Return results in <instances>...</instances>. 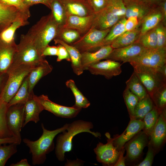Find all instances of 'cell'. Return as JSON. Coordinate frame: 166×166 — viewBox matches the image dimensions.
<instances>
[{
    "instance_id": "6da1fadb",
    "label": "cell",
    "mask_w": 166,
    "mask_h": 166,
    "mask_svg": "<svg viewBox=\"0 0 166 166\" xmlns=\"http://www.w3.org/2000/svg\"><path fill=\"white\" fill-rule=\"evenodd\" d=\"M68 124L53 130L46 129L43 123L41 124L43 132L40 137L35 141L25 138L23 141L30 149L32 156L33 165L43 164L45 161L46 155L53 150L55 148L54 139L58 134L66 129Z\"/></svg>"
},
{
    "instance_id": "7a4b0ae2",
    "label": "cell",
    "mask_w": 166,
    "mask_h": 166,
    "mask_svg": "<svg viewBox=\"0 0 166 166\" xmlns=\"http://www.w3.org/2000/svg\"><path fill=\"white\" fill-rule=\"evenodd\" d=\"M93 127L92 122L82 120L75 121L68 124L66 129L59 135L57 138L55 154L58 160L61 161L64 160L65 154L71 151L73 139L77 134L87 132L95 137L100 138L101 136L100 133L91 131Z\"/></svg>"
},
{
    "instance_id": "3957f363",
    "label": "cell",
    "mask_w": 166,
    "mask_h": 166,
    "mask_svg": "<svg viewBox=\"0 0 166 166\" xmlns=\"http://www.w3.org/2000/svg\"><path fill=\"white\" fill-rule=\"evenodd\" d=\"M59 29L50 13L42 17L28 31L27 33L33 40L38 53L42 57L44 50L56 37Z\"/></svg>"
},
{
    "instance_id": "277c9868",
    "label": "cell",
    "mask_w": 166,
    "mask_h": 166,
    "mask_svg": "<svg viewBox=\"0 0 166 166\" xmlns=\"http://www.w3.org/2000/svg\"><path fill=\"white\" fill-rule=\"evenodd\" d=\"M44 59V57L39 54L29 34L27 33L22 34L19 43L17 44L12 63L7 73L20 65L36 66Z\"/></svg>"
},
{
    "instance_id": "5b68a950",
    "label": "cell",
    "mask_w": 166,
    "mask_h": 166,
    "mask_svg": "<svg viewBox=\"0 0 166 166\" xmlns=\"http://www.w3.org/2000/svg\"><path fill=\"white\" fill-rule=\"evenodd\" d=\"M35 66L22 65L8 73L7 80L0 94V101L8 103L18 90L24 79Z\"/></svg>"
},
{
    "instance_id": "8992f818",
    "label": "cell",
    "mask_w": 166,
    "mask_h": 166,
    "mask_svg": "<svg viewBox=\"0 0 166 166\" xmlns=\"http://www.w3.org/2000/svg\"><path fill=\"white\" fill-rule=\"evenodd\" d=\"M110 29L100 30L91 28L86 33L69 45L77 48L81 53L96 51L102 47L103 42Z\"/></svg>"
},
{
    "instance_id": "52a82bcc",
    "label": "cell",
    "mask_w": 166,
    "mask_h": 166,
    "mask_svg": "<svg viewBox=\"0 0 166 166\" xmlns=\"http://www.w3.org/2000/svg\"><path fill=\"white\" fill-rule=\"evenodd\" d=\"M129 63L132 67L141 66L156 69L166 64V49H146Z\"/></svg>"
},
{
    "instance_id": "ba28073f",
    "label": "cell",
    "mask_w": 166,
    "mask_h": 166,
    "mask_svg": "<svg viewBox=\"0 0 166 166\" xmlns=\"http://www.w3.org/2000/svg\"><path fill=\"white\" fill-rule=\"evenodd\" d=\"M134 72L139 78L148 93L151 97L156 89L164 82L160 77L156 69L146 67H133Z\"/></svg>"
},
{
    "instance_id": "9c48e42d",
    "label": "cell",
    "mask_w": 166,
    "mask_h": 166,
    "mask_svg": "<svg viewBox=\"0 0 166 166\" xmlns=\"http://www.w3.org/2000/svg\"><path fill=\"white\" fill-rule=\"evenodd\" d=\"M105 136L108 139L107 143L104 144L99 142L94 151L98 162L106 166H114L118 159L120 151L117 150L113 145V138H111L109 134L107 132Z\"/></svg>"
},
{
    "instance_id": "30bf717a",
    "label": "cell",
    "mask_w": 166,
    "mask_h": 166,
    "mask_svg": "<svg viewBox=\"0 0 166 166\" xmlns=\"http://www.w3.org/2000/svg\"><path fill=\"white\" fill-rule=\"evenodd\" d=\"M25 103H19L8 106L6 113L8 126L14 136L22 141L20 132L25 120Z\"/></svg>"
},
{
    "instance_id": "8fae6325",
    "label": "cell",
    "mask_w": 166,
    "mask_h": 166,
    "mask_svg": "<svg viewBox=\"0 0 166 166\" xmlns=\"http://www.w3.org/2000/svg\"><path fill=\"white\" fill-rule=\"evenodd\" d=\"M38 97L44 109L57 117L73 118L76 117L81 110V109L74 105L72 107H67L57 104L49 100L47 95L42 94Z\"/></svg>"
},
{
    "instance_id": "7c38bea8",
    "label": "cell",
    "mask_w": 166,
    "mask_h": 166,
    "mask_svg": "<svg viewBox=\"0 0 166 166\" xmlns=\"http://www.w3.org/2000/svg\"><path fill=\"white\" fill-rule=\"evenodd\" d=\"M138 42L128 46L118 49H113L106 59L129 62L138 56L146 49Z\"/></svg>"
},
{
    "instance_id": "4fadbf2b",
    "label": "cell",
    "mask_w": 166,
    "mask_h": 166,
    "mask_svg": "<svg viewBox=\"0 0 166 166\" xmlns=\"http://www.w3.org/2000/svg\"><path fill=\"white\" fill-rule=\"evenodd\" d=\"M121 65L118 61L106 59L91 65L87 70L93 75H102L107 79H110L121 73Z\"/></svg>"
},
{
    "instance_id": "5bb4252c",
    "label": "cell",
    "mask_w": 166,
    "mask_h": 166,
    "mask_svg": "<svg viewBox=\"0 0 166 166\" xmlns=\"http://www.w3.org/2000/svg\"><path fill=\"white\" fill-rule=\"evenodd\" d=\"M148 137L141 131L126 143L124 146L127 151L126 157L129 161L135 160L140 157L144 147L148 144Z\"/></svg>"
},
{
    "instance_id": "9a60e30c",
    "label": "cell",
    "mask_w": 166,
    "mask_h": 166,
    "mask_svg": "<svg viewBox=\"0 0 166 166\" xmlns=\"http://www.w3.org/2000/svg\"><path fill=\"white\" fill-rule=\"evenodd\" d=\"M148 144L154 151L159 149L165 142L166 137V109L160 113L156 123L150 136Z\"/></svg>"
},
{
    "instance_id": "2e32d148",
    "label": "cell",
    "mask_w": 166,
    "mask_h": 166,
    "mask_svg": "<svg viewBox=\"0 0 166 166\" xmlns=\"http://www.w3.org/2000/svg\"><path fill=\"white\" fill-rule=\"evenodd\" d=\"M143 127L142 120L130 119L128 126L123 133L113 138V145L120 151L127 142L143 130Z\"/></svg>"
},
{
    "instance_id": "e0dca14e",
    "label": "cell",
    "mask_w": 166,
    "mask_h": 166,
    "mask_svg": "<svg viewBox=\"0 0 166 166\" xmlns=\"http://www.w3.org/2000/svg\"><path fill=\"white\" fill-rule=\"evenodd\" d=\"M66 15L87 16L95 14L87 0H59Z\"/></svg>"
},
{
    "instance_id": "ac0fdd59",
    "label": "cell",
    "mask_w": 166,
    "mask_h": 166,
    "mask_svg": "<svg viewBox=\"0 0 166 166\" xmlns=\"http://www.w3.org/2000/svg\"><path fill=\"white\" fill-rule=\"evenodd\" d=\"M44 110L38 97L33 91L30 93L29 97L25 104V120L23 127L30 121L36 123L40 120L39 114Z\"/></svg>"
},
{
    "instance_id": "d6986e66",
    "label": "cell",
    "mask_w": 166,
    "mask_h": 166,
    "mask_svg": "<svg viewBox=\"0 0 166 166\" xmlns=\"http://www.w3.org/2000/svg\"><path fill=\"white\" fill-rule=\"evenodd\" d=\"M94 16L95 14L87 16H69L67 17L65 23L62 28L75 30L81 36L91 28Z\"/></svg>"
},
{
    "instance_id": "ffe728a7",
    "label": "cell",
    "mask_w": 166,
    "mask_h": 166,
    "mask_svg": "<svg viewBox=\"0 0 166 166\" xmlns=\"http://www.w3.org/2000/svg\"><path fill=\"white\" fill-rule=\"evenodd\" d=\"M121 18L105 7L99 12L95 14L91 28L100 30L110 28Z\"/></svg>"
},
{
    "instance_id": "44dd1931",
    "label": "cell",
    "mask_w": 166,
    "mask_h": 166,
    "mask_svg": "<svg viewBox=\"0 0 166 166\" xmlns=\"http://www.w3.org/2000/svg\"><path fill=\"white\" fill-rule=\"evenodd\" d=\"M30 17L21 13L7 28L0 32V42L6 44L15 42L14 34L16 30L20 27L29 24Z\"/></svg>"
},
{
    "instance_id": "7402d4cb",
    "label": "cell",
    "mask_w": 166,
    "mask_h": 166,
    "mask_svg": "<svg viewBox=\"0 0 166 166\" xmlns=\"http://www.w3.org/2000/svg\"><path fill=\"white\" fill-rule=\"evenodd\" d=\"M113 49L110 45H108L102 47L95 51L81 53V62L84 70H87L91 65L106 59Z\"/></svg>"
},
{
    "instance_id": "603a6c76",
    "label": "cell",
    "mask_w": 166,
    "mask_h": 166,
    "mask_svg": "<svg viewBox=\"0 0 166 166\" xmlns=\"http://www.w3.org/2000/svg\"><path fill=\"white\" fill-rule=\"evenodd\" d=\"M52 66L45 59L35 66L27 75L30 93L33 91L34 87L39 80L52 71Z\"/></svg>"
},
{
    "instance_id": "cb8c5ba5",
    "label": "cell",
    "mask_w": 166,
    "mask_h": 166,
    "mask_svg": "<svg viewBox=\"0 0 166 166\" xmlns=\"http://www.w3.org/2000/svg\"><path fill=\"white\" fill-rule=\"evenodd\" d=\"M17 46L15 42L6 44L0 42V73H7L12 63Z\"/></svg>"
},
{
    "instance_id": "d4e9b609",
    "label": "cell",
    "mask_w": 166,
    "mask_h": 166,
    "mask_svg": "<svg viewBox=\"0 0 166 166\" xmlns=\"http://www.w3.org/2000/svg\"><path fill=\"white\" fill-rule=\"evenodd\" d=\"M163 20V14L158 6L152 9L140 21V35L155 28Z\"/></svg>"
},
{
    "instance_id": "484cf974",
    "label": "cell",
    "mask_w": 166,
    "mask_h": 166,
    "mask_svg": "<svg viewBox=\"0 0 166 166\" xmlns=\"http://www.w3.org/2000/svg\"><path fill=\"white\" fill-rule=\"evenodd\" d=\"M125 7V17H136L140 21L152 9L139 0H124Z\"/></svg>"
},
{
    "instance_id": "4316f807",
    "label": "cell",
    "mask_w": 166,
    "mask_h": 166,
    "mask_svg": "<svg viewBox=\"0 0 166 166\" xmlns=\"http://www.w3.org/2000/svg\"><path fill=\"white\" fill-rule=\"evenodd\" d=\"M55 44L61 45L64 46L67 50L70 57L71 66L73 72L77 75L81 74L84 70L81 62V53L75 47L58 39L53 40Z\"/></svg>"
},
{
    "instance_id": "83f0119b",
    "label": "cell",
    "mask_w": 166,
    "mask_h": 166,
    "mask_svg": "<svg viewBox=\"0 0 166 166\" xmlns=\"http://www.w3.org/2000/svg\"><path fill=\"white\" fill-rule=\"evenodd\" d=\"M140 35V27L132 30L126 31L117 38L110 45L113 49L128 46L137 42Z\"/></svg>"
},
{
    "instance_id": "f1b7e54d",
    "label": "cell",
    "mask_w": 166,
    "mask_h": 166,
    "mask_svg": "<svg viewBox=\"0 0 166 166\" xmlns=\"http://www.w3.org/2000/svg\"><path fill=\"white\" fill-rule=\"evenodd\" d=\"M154 104L149 95L139 99L136 105L132 117L130 119L143 120L145 116L153 108Z\"/></svg>"
},
{
    "instance_id": "f546056e",
    "label": "cell",
    "mask_w": 166,
    "mask_h": 166,
    "mask_svg": "<svg viewBox=\"0 0 166 166\" xmlns=\"http://www.w3.org/2000/svg\"><path fill=\"white\" fill-rule=\"evenodd\" d=\"M50 9L54 21L59 28H62L65 23L67 16L61 2L59 0H53Z\"/></svg>"
},
{
    "instance_id": "4dcf8cb0",
    "label": "cell",
    "mask_w": 166,
    "mask_h": 166,
    "mask_svg": "<svg viewBox=\"0 0 166 166\" xmlns=\"http://www.w3.org/2000/svg\"><path fill=\"white\" fill-rule=\"evenodd\" d=\"M126 19L125 17L122 18L111 28L103 42L102 47L110 45L117 38L126 31L125 23Z\"/></svg>"
},
{
    "instance_id": "1f68e13d",
    "label": "cell",
    "mask_w": 166,
    "mask_h": 166,
    "mask_svg": "<svg viewBox=\"0 0 166 166\" xmlns=\"http://www.w3.org/2000/svg\"><path fill=\"white\" fill-rule=\"evenodd\" d=\"M126 87L139 99L143 98L148 94L145 88L134 72L126 82Z\"/></svg>"
},
{
    "instance_id": "d6a6232c",
    "label": "cell",
    "mask_w": 166,
    "mask_h": 166,
    "mask_svg": "<svg viewBox=\"0 0 166 166\" xmlns=\"http://www.w3.org/2000/svg\"><path fill=\"white\" fill-rule=\"evenodd\" d=\"M65 85L70 89L74 95L75 101L74 105L75 106L82 109L86 108L90 105V102L77 88L73 80L70 79L67 80Z\"/></svg>"
},
{
    "instance_id": "836d02e7",
    "label": "cell",
    "mask_w": 166,
    "mask_h": 166,
    "mask_svg": "<svg viewBox=\"0 0 166 166\" xmlns=\"http://www.w3.org/2000/svg\"><path fill=\"white\" fill-rule=\"evenodd\" d=\"M161 112L154 105L152 109L145 116L142 120L144 123L142 130L149 136L156 123Z\"/></svg>"
},
{
    "instance_id": "e575fe53",
    "label": "cell",
    "mask_w": 166,
    "mask_h": 166,
    "mask_svg": "<svg viewBox=\"0 0 166 166\" xmlns=\"http://www.w3.org/2000/svg\"><path fill=\"white\" fill-rule=\"evenodd\" d=\"M8 107V103L0 101V138L14 136L9 129L6 122V116Z\"/></svg>"
},
{
    "instance_id": "d590c367",
    "label": "cell",
    "mask_w": 166,
    "mask_h": 166,
    "mask_svg": "<svg viewBox=\"0 0 166 166\" xmlns=\"http://www.w3.org/2000/svg\"><path fill=\"white\" fill-rule=\"evenodd\" d=\"M27 76L23 80L17 93L8 103V106L19 103H25L30 96Z\"/></svg>"
},
{
    "instance_id": "8d00e7d4",
    "label": "cell",
    "mask_w": 166,
    "mask_h": 166,
    "mask_svg": "<svg viewBox=\"0 0 166 166\" xmlns=\"http://www.w3.org/2000/svg\"><path fill=\"white\" fill-rule=\"evenodd\" d=\"M137 42L146 49H156L157 38L155 28L140 35Z\"/></svg>"
},
{
    "instance_id": "74e56055",
    "label": "cell",
    "mask_w": 166,
    "mask_h": 166,
    "mask_svg": "<svg viewBox=\"0 0 166 166\" xmlns=\"http://www.w3.org/2000/svg\"><path fill=\"white\" fill-rule=\"evenodd\" d=\"M151 98L154 105L159 111L166 109V83H163L156 89Z\"/></svg>"
},
{
    "instance_id": "f35d334b",
    "label": "cell",
    "mask_w": 166,
    "mask_h": 166,
    "mask_svg": "<svg viewBox=\"0 0 166 166\" xmlns=\"http://www.w3.org/2000/svg\"><path fill=\"white\" fill-rule=\"evenodd\" d=\"M81 35L74 30L63 28H59L57 36L55 38L62 40L69 44H71L77 40Z\"/></svg>"
},
{
    "instance_id": "ab89813d",
    "label": "cell",
    "mask_w": 166,
    "mask_h": 166,
    "mask_svg": "<svg viewBox=\"0 0 166 166\" xmlns=\"http://www.w3.org/2000/svg\"><path fill=\"white\" fill-rule=\"evenodd\" d=\"M0 145V166H4L10 157L17 151L16 143Z\"/></svg>"
},
{
    "instance_id": "60d3db41",
    "label": "cell",
    "mask_w": 166,
    "mask_h": 166,
    "mask_svg": "<svg viewBox=\"0 0 166 166\" xmlns=\"http://www.w3.org/2000/svg\"><path fill=\"white\" fill-rule=\"evenodd\" d=\"M123 96L130 118H131L132 117L135 108L139 99L127 87L123 92Z\"/></svg>"
},
{
    "instance_id": "b9f144b4",
    "label": "cell",
    "mask_w": 166,
    "mask_h": 166,
    "mask_svg": "<svg viewBox=\"0 0 166 166\" xmlns=\"http://www.w3.org/2000/svg\"><path fill=\"white\" fill-rule=\"evenodd\" d=\"M0 3L16 7L22 13L29 17L31 16L30 7L26 5L22 0H0Z\"/></svg>"
},
{
    "instance_id": "7bdbcfd3",
    "label": "cell",
    "mask_w": 166,
    "mask_h": 166,
    "mask_svg": "<svg viewBox=\"0 0 166 166\" xmlns=\"http://www.w3.org/2000/svg\"><path fill=\"white\" fill-rule=\"evenodd\" d=\"M157 49H166V26L161 22L156 27Z\"/></svg>"
},
{
    "instance_id": "ee69618b",
    "label": "cell",
    "mask_w": 166,
    "mask_h": 166,
    "mask_svg": "<svg viewBox=\"0 0 166 166\" xmlns=\"http://www.w3.org/2000/svg\"><path fill=\"white\" fill-rule=\"evenodd\" d=\"M95 14L103 9L107 5L109 0H87Z\"/></svg>"
},
{
    "instance_id": "f6af8a7d",
    "label": "cell",
    "mask_w": 166,
    "mask_h": 166,
    "mask_svg": "<svg viewBox=\"0 0 166 166\" xmlns=\"http://www.w3.org/2000/svg\"><path fill=\"white\" fill-rule=\"evenodd\" d=\"M148 149L146 156L144 160L137 166H151L153 163L155 151L152 146L148 144Z\"/></svg>"
},
{
    "instance_id": "bcb514c9",
    "label": "cell",
    "mask_w": 166,
    "mask_h": 166,
    "mask_svg": "<svg viewBox=\"0 0 166 166\" xmlns=\"http://www.w3.org/2000/svg\"><path fill=\"white\" fill-rule=\"evenodd\" d=\"M140 22L136 17L131 16L127 18L125 23L126 31L132 30L140 27Z\"/></svg>"
},
{
    "instance_id": "7dc6e473",
    "label": "cell",
    "mask_w": 166,
    "mask_h": 166,
    "mask_svg": "<svg viewBox=\"0 0 166 166\" xmlns=\"http://www.w3.org/2000/svg\"><path fill=\"white\" fill-rule=\"evenodd\" d=\"M58 51L57 55V61L59 62L63 60H66L70 61L71 59L69 53L63 45L58 44Z\"/></svg>"
},
{
    "instance_id": "c3c4849f",
    "label": "cell",
    "mask_w": 166,
    "mask_h": 166,
    "mask_svg": "<svg viewBox=\"0 0 166 166\" xmlns=\"http://www.w3.org/2000/svg\"><path fill=\"white\" fill-rule=\"evenodd\" d=\"M53 0H22L27 5L30 7L33 5L42 4L45 5L50 9Z\"/></svg>"
},
{
    "instance_id": "681fc988",
    "label": "cell",
    "mask_w": 166,
    "mask_h": 166,
    "mask_svg": "<svg viewBox=\"0 0 166 166\" xmlns=\"http://www.w3.org/2000/svg\"><path fill=\"white\" fill-rule=\"evenodd\" d=\"M58 51L57 46H50L47 45L44 50L42 56L45 57L48 56H57Z\"/></svg>"
},
{
    "instance_id": "f907efd6",
    "label": "cell",
    "mask_w": 166,
    "mask_h": 166,
    "mask_svg": "<svg viewBox=\"0 0 166 166\" xmlns=\"http://www.w3.org/2000/svg\"><path fill=\"white\" fill-rule=\"evenodd\" d=\"M21 142V140L15 136L10 137L0 138V145L12 143H16L19 145Z\"/></svg>"
},
{
    "instance_id": "816d5d0a",
    "label": "cell",
    "mask_w": 166,
    "mask_h": 166,
    "mask_svg": "<svg viewBox=\"0 0 166 166\" xmlns=\"http://www.w3.org/2000/svg\"><path fill=\"white\" fill-rule=\"evenodd\" d=\"M147 6L151 8L157 7L164 0H139Z\"/></svg>"
},
{
    "instance_id": "f5cc1de1",
    "label": "cell",
    "mask_w": 166,
    "mask_h": 166,
    "mask_svg": "<svg viewBox=\"0 0 166 166\" xmlns=\"http://www.w3.org/2000/svg\"><path fill=\"white\" fill-rule=\"evenodd\" d=\"M125 151V148L124 146L120 150V155L118 159L114 165V166H125V159L126 157L124 156V154Z\"/></svg>"
},
{
    "instance_id": "db71d44e",
    "label": "cell",
    "mask_w": 166,
    "mask_h": 166,
    "mask_svg": "<svg viewBox=\"0 0 166 166\" xmlns=\"http://www.w3.org/2000/svg\"><path fill=\"white\" fill-rule=\"evenodd\" d=\"M156 70L160 77L164 81L166 82V64Z\"/></svg>"
},
{
    "instance_id": "11a10c76",
    "label": "cell",
    "mask_w": 166,
    "mask_h": 166,
    "mask_svg": "<svg viewBox=\"0 0 166 166\" xmlns=\"http://www.w3.org/2000/svg\"><path fill=\"white\" fill-rule=\"evenodd\" d=\"M158 6L160 9L163 15V20L162 22L166 26V0L161 2Z\"/></svg>"
},
{
    "instance_id": "9f6ffc18",
    "label": "cell",
    "mask_w": 166,
    "mask_h": 166,
    "mask_svg": "<svg viewBox=\"0 0 166 166\" xmlns=\"http://www.w3.org/2000/svg\"><path fill=\"white\" fill-rule=\"evenodd\" d=\"M7 73L2 74L0 73V94L3 90L8 78Z\"/></svg>"
},
{
    "instance_id": "6f0895ef",
    "label": "cell",
    "mask_w": 166,
    "mask_h": 166,
    "mask_svg": "<svg viewBox=\"0 0 166 166\" xmlns=\"http://www.w3.org/2000/svg\"><path fill=\"white\" fill-rule=\"evenodd\" d=\"M84 161L81 160L77 159L76 160H67L65 166H80L83 164Z\"/></svg>"
},
{
    "instance_id": "680465c9",
    "label": "cell",
    "mask_w": 166,
    "mask_h": 166,
    "mask_svg": "<svg viewBox=\"0 0 166 166\" xmlns=\"http://www.w3.org/2000/svg\"><path fill=\"white\" fill-rule=\"evenodd\" d=\"M10 166H30L29 164L27 159H24L21 160L19 161L15 164H12Z\"/></svg>"
}]
</instances>
